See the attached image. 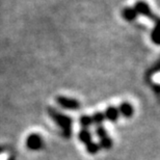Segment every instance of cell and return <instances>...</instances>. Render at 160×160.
Returning <instances> with one entry per match:
<instances>
[{
    "label": "cell",
    "instance_id": "obj_14",
    "mask_svg": "<svg viewBox=\"0 0 160 160\" xmlns=\"http://www.w3.org/2000/svg\"><path fill=\"white\" fill-rule=\"evenodd\" d=\"M96 133H97V135H98L99 139H100V140L108 136L106 130H105V128L102 126V125H100V126H97V128H96Z\"/></svg>",
    "mask_w": 160,
    "mask_h": 160
},
{
    "label": "cell",
    "instance_id": "obj_6",
    "mask_svg": "<svg viewBox=\"0 0 160 160\" xmlns=\"http://www.w3.org/2000/svg\"><path fill=\"white\" fill-rule=\"evenodd\" d=\"M119 109H118L117 107L114 106H110L108 107L106 110H105V120H108L110 122H116L118 120V118H119Z\"/></svg>",
    "mask_w": 160,
    "mask_h": 160
},
{
    "label": "cell",
    "instance_id": "obj_8",
    "mask_svg": "<svg viewBox=\"0 0 160 160\" xmlns=\"http://www.w3.org/2000/svg\"><path fill=\"white\" fill-rule=\"evenodd\" d=\"M79 139L81 140V142H83L86 146L88 143H89L92 140V134L88 129H82L79 132Z\"/></svg>",
    "mask_w": 160,
    "mask_h": 160
},
{
    "label": "cell",
    "instance_id": "obj_2",
    "mask_svg": "<svg viewBox=\"0 0 160 160\" xmlns=\"http://www.w3.org/2000/svg\"><path fill=\"white\" fill-rule=\"evenodd\" d=\"M133 8L136 11L137 15H142L147 18L151 19V20H154V19L156 18V16L153 14L151 8H150L149 4L146 1L138 0V1L135 3V5H134Z\"/></svg>",
    "mask_w": 160,
    "mask_h": 160
},
{
    "label": "cell",
    "instance_id": "obj_10",
    "mask_svg": "<svg viewBox=\"0 0 160 160\" xmlns=\"http://www.w3.org/2000/svg\"><path fill=\"white\" fill-rule=\"evenodd\" d=\"M92 124V117L82 116L81 118H80V125H81L82 129H86V128H88Z\"/></svg>",
    "mask_w": 160,
    "mask_h": 160
},
{
    "label": "cell",
    "instance_id": "obj_4",
    "mask_svg": "<svg viewBox=\"0 0 160 160\" xmlns=\"http://www.w3.org/2000/svg\"><path fill=\"white\" fill-rule=\"evenodd\" d=\"M27 146L32 150H39L43 146V142L38 134H31L27 139Z\"/></svg>",
    "mask_w": 160,
    "mask_h": 160
},
{
    "label": "cell",
    "instance_id": "obj_3",
    "mask_svg": "<svg viewBox=\"0 0 160 160\" xmlns=\"http://www.w3.org/2000/svg\"><path fill=\"white\" fill-rule=\"evenodd\" d=\"M56 102L57 104L60 105L62 108H66V109H78L80 107V103L78 100L63 97V96H58L56 98Z\"/></svg>",
    "mask_w": 160,
    "mask_h": 160
},
{
    "label": "cell",
    "instance_id": "obj_12",
    "mask_svg": "<svg viewBox=\"0 0 160 160\" xmlns=\"http://www.w3.org/2000/svg\"><path fill=\"white\" fill-rule=\"evenodd\" d=\"M85 148H86V150H88V152L89 153V154H96V153L100 150V146L97 145V143L94 142H91L85 146Z\"/></svg>",
    "mask_w": 160,
    "mask_h": 160
},
{
    "label": "cell",
    "instance_id": "obj_13",
    "mask_svg": "<svg viewBox=\"0 0 160 160\" xmlns=\"http://www.w3.org/2000/svg\"><path fill=\"white\" fill-rule=\"evenodd\" d=\"M112 147V140L109 136L105 137V138L100 140V148L103 149H110Z\"/></svg>",
    "mask_w": 160,
    "mask_h": 160
},
{
    "label": "cell",
    "instance_id": "obj_1",
    "mask_svg": "<svg viewBox=\"0 0 160 160\" xmlns=\"http://www.w3.org/2000/svg\"><path fill=\"white\" fill-rule=\"evenodd\" d=\"M48 113L51 117L55 123L58 125V126L62 128V134L65 137H70L72 133V118H70L68 116H65V114L58 112L55 108L53 107H49L48 108Z\"/></svg>",
    "mask_w": 160,
    "mask_h": 160
},
{
    "label": "cell",
    "instance_id": "obj_9",
    "mask_svg": "<svg viewBox=\"0 0 160 160\" xmlns=\"http://www.w3.org/2000/svg\"><path fill=\"white\" fill-rule=\"evenodd\" d=\"M92 124H96L97 126H100L105 121V116H104V113H102V112H96L92 114Z\"/></svg>",
    "mask_w": 160,
    "mask_h": 160
},
{
    "label": "cell",
    "instance_id": "obj_11",
    "mask_svg": "<svg viewBox=\"0 0 160 160\" xmlns=\"http://www.w3.org/2000/svg\"><path fill=\"white\" fill-rule=\"evenodd\" d=\"M151 40L154 44L160 45V29L159 28L154 27V29L151 32Z\"/></svg>",
    "mask_w": 160,
    "mask_h": 160
},
{
    "label": "cell",
    "instance_id": "obj_5",
    "mask_svg": "<svg viewBox=\"0 0 160 160\" xmlns=\"http://www.w3.org/2000/svg\"><path fill=\"white\" fill-rule=\"evenodd\" d=\"M118 109H119V112L125 118H130V117H132V114H133L132 105L127 103V102H123Z\"/></svg>",
    "mask_w": 160,
    "mask_h": 160
},
{
    "label": "cell",
    "instance_id": "obj_7",
    "mask_svg": "<svg viewBox=\"0 0 160 160\" xmlns=\"http://www.w3.org/2000/svg\"><path fill=\"white\" fill-rule=\"evenodd\" d=\"M122 16H123V18L125 19V20L131 22V21H134L136 19L137 12L133 8H125L123 9V12H122Z\"/></svg>",
    "mask_w": 160,
    "mask_h": 160
}]
</instances>
